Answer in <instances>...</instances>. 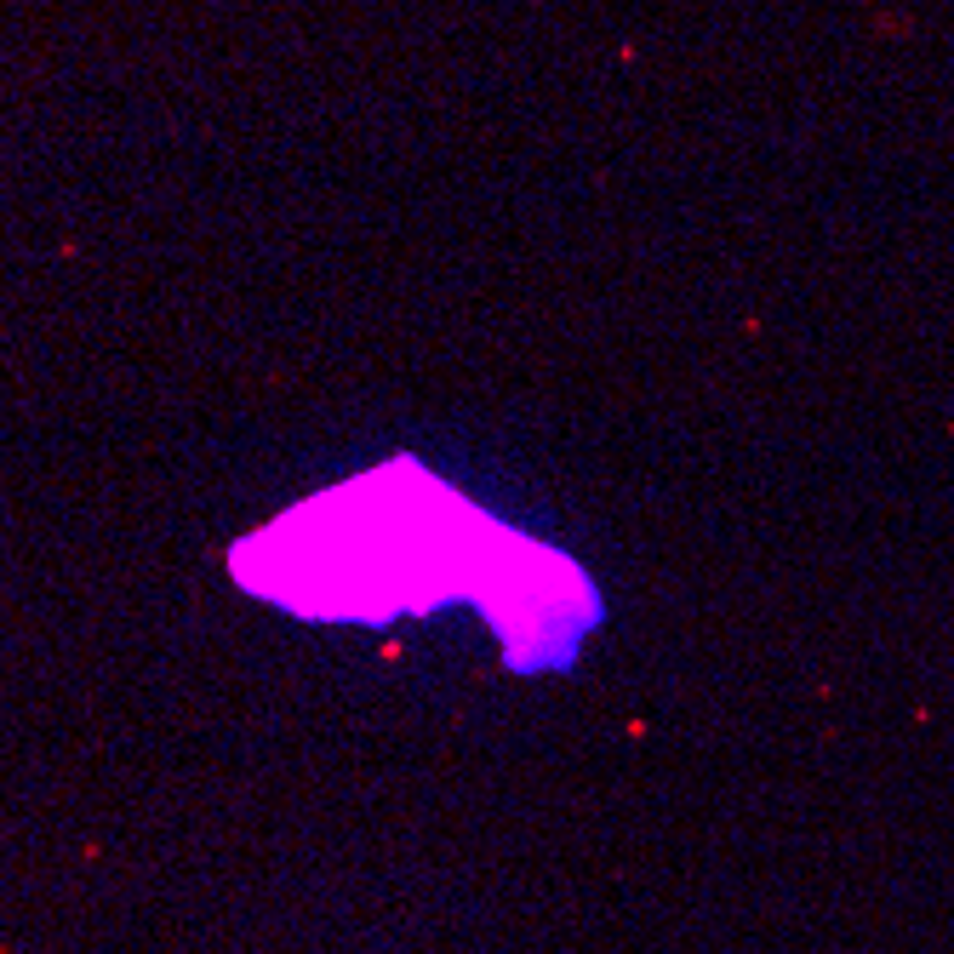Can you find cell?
I'll use <instances>...</instances> for the list:
<instances>
[{
  "instance_id": "cell-1",
  "label": "cell",
  "mask_w": 954,
  "mask_h": 954,
  "mask_svg": "<svg viewBox=\"0 0 954 954\" xmlns=\"http://www.w3.org/2000/svg\"><path fill=\"white\" fill-rule=\"evenodd\" d=\"M235 577L326 623L475 606L515 669H555L600 623L595 583L577 560L475 509L412 458L309 497L235 549Z\"/></svg>"
}]
</instances>
